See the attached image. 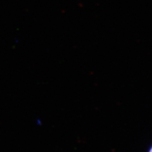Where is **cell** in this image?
Wrapping results in <instances>:
<instances>
[{"instance_id": "1", "label": "cell", "mask_w": 152, "mask_h": 152, "mask_svg": "<svg viewBox=\"0 0 152 152\" xmlns=\"http://www.w3.org/2000/svg\"><path fill=\"white\" fill-rule=\"evenodd\" d=\"M148 152H152V146H151V147L150 148V150H149Z\"/></svg>"}]
</instances>
